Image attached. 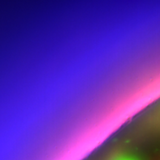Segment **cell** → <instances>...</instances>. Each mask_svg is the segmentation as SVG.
Here are the masks:
<instances>
[{"mask_svg":"<svg viewBox=\"0 0 160 160\" xmlns=\"http://www.w3.org/2000/svg\"><path fill=\"white\" fill-rule=\"evenodd\" d=\"M116 160H139V159L131 157H119Z\"/></svg>","mask_w":160,"mask_h":160,"instance_id":"obj_1","label":"cell"}]
</instances>
